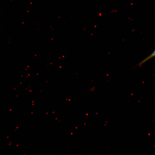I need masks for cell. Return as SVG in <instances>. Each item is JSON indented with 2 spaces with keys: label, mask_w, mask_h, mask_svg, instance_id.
<instances>
[{
  "label": "cell",
  "mask_w": 155,
  "mask_h": 155,
  "mask_svg": "<svg viewBox=\"0 0 155 155\" xmlns=\"http://www.w3.org/2000/svg\"><path fill=\"white\" fill-rule=\"evenodd\" d=\"M155 56V49L154 50V51L152 52V53L148 57H147L145 59H144V60L142 61L141 62H140L139 64H138V65H139L140 66H141L143 64L145 63L146 62L150 59H151L152 58L154 57Z\"/></svg>",
  "instance_id": "obj_1"
}]
</instances>
